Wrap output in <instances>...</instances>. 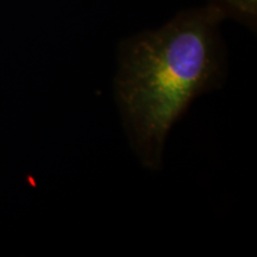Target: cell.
<instances>
[{
    "instance_id": "2",
    "label": "cell",
    "mask_w": 257,
    "mask_h": 257,
    "mask_svg": "<svg viewBox=\"0 0 257 257\" xmlns=\"http://www.w3.org/2000/svg\"><path fill=\"white\" fill-rule=\"evenodd\" d=\"M207 5L218 10L225 19H234L256 32L257 0H207Z\"/></svg>"
},
{
    "instance_id": "1",
    "label": "cell",
    "mask_w": 257,
    "mask_h": 257,
    "mask_svg": "<svg viewBox=\"0 0 257 257\" xmlns=\"http://www.w3.org/2000/svg\"><path fill=\"white\" fill-rule=\"evenodd\" d=\"M224 19L210 5L184 10L161 28L118 46L114 100L131 150L146 169L162 168L167 138L189 105L223 87Z\"/></svg>"
}]
</instances>
